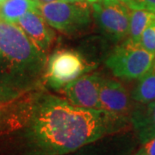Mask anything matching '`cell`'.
I'll list each match as a JSON object with an SVG mask.
<instances>
[{
  "mask_svg": "<svg viewBox=\"0 0 155 155\" xmlns=\"http://www.w3.org/2000/svg\"><path fill=\"white\" fill-rule=\"evenodd\" d=\"M35 1H37V2H39L38 0H35ZM39 3H40V2H39Z\"/></svg>",
  "mask_w": 155,
  "mask_h": 155,
  "instance_id": "21",
  "label": "cell"
},
{
  "mask_svg": "<svg viewBox=\"0 0 155 155\" xmlns=\"http://www.w3.org/2000/svg\"><path fill=\"white\" fill-rule=\"evenodd\" d=\"M134 155H155V137L142 143Z\"/></svg>",
  "mask_w": 155,
  "mask_h": 155,
  "instance_id": "16",
  "label": "cell"
},
{
  "mask_svg": "<svg viewBox=\"0 0 155 155\" xmlns=\"http://www.w3.org/2000/svg\"><path fill=\"white\" fill-rule=\"evenodd\" d=\"M39 11L51 28L64 33H74L87 27L91 22V11L86 2L57 0L40 4Z\"/></svg>",
  "mask_w": 155,
  "mask_h": 155,
  "instance_id": "4",
  "label": "cell"
},
{
  "mask_svg": "<svg viewBox=\"0 0 155 155\" xmlns=\"http://www.w3.org/2000/svg\"><path fill=\"white\" fill-rule=\"evenodd\" d=\"M96 22L110 37L120 41L128 35L130 9L124 1L98 0L92 3Z\"/></svg>",
  "mask_w": 155,
  "mask_h": 155,
  "instance_id": "6",
  "label": "cell"
},
{
  "mask_svg": "<svg viewBox=\"0 0 155 155\" xmlns=\"http://www.w3.org/2000/svg\"><path fill=\"white\" fill-rule=\"evenodd\" d=\"M101 109L112 116L124 119L131 114L130 97L126 88L115 79L103 78L100 84Z\"/></svg>",
  "mask_w": 155,
  "mask_h": 155,
  "instance_id": "8",
  "label": "cell"
},
{
  "mask_svg": "<svg viewBox=\"0 0 155 155\" xmlns=\"http://www.w3.org/2000/svg\"><path fill=\"white\" fill-rule=\"evenodd\" d=\"M40 4H45V3H51V2H54L57 0H38Z\"/></svg>",
  "mask_w": 155,
  "mask_h": 155,
  "instance_id": "18",
  "label": "cell"
},
{
  "mask_svg": "<svg viewBox=\"0 0 155 155\" xmlns=\"http://www.w3.org/2000/svg\"><path fill=\"white\" fill-rule=\"evenodd\" d=\"M154 64L155 54L128 39L116 47L106 61V66L114 76L126 79L140 78L153 68Z\"/></svg>",
  "mask_w": 155,
  "mask_h": 155,
  "instance_id": "3",
  "label": "cell"
},
{
  "mask_svg": "<svg viewBox=\"0 0 155 155\" xmlns=\"http://www.w3.org/2000/svg\"><path fill=\"white\" fill-rule=\"evenodd\" d=\"M5 1H6V0H0V5H1V4H3Z\"/></svg>",
  "mask_w": 155,
  "mask_h": 155,
  "instance_id": "19",
  "label": "cell"
},
{
  "mask_svg": "<svg viewBox=\"0 0 155 155\" xmlns=\"http://www.w3.org/2000/svg\"><path fill=\"white\" fill-rule=\"evenodd\" d=\"M103 78L99 73H84L63 88L67 100L73 105L102 110L99 101L100 84Z\"/></svg>",
  "mask_w": 155,
  "mask_h": 155,
  "instance_id": "7",
  "label": "cell"
},
{
  "mask_svg": "<svg viewBox=\"0 0 155 155\" xmlns=\"http://www.w3.org/2000/svg\"><path fill=\"white\" fill-rule=\"evenodd\" d=\"M40 3L35 0H6L0 6V19L17 23L27 12L38 11Z\"/></svg>",
  "mask_w": 155,
  "mask_h": 155,
  "instance_id": "11",
  "label": "cell"
},
{
  "mask_svg": "<svg viewBox=\"0 0 155 155\" xmlns=\"http://www.w3.org/2000/svg\"><path fill=\"white\" fill-rule=\"evenodd\" d=\"M138 44L145 50L155 54V20L145 28L139 40Z\"/></svg>",
  "mask_w": 155,
  "mask_h": 155,
  "instance_id": "14",
  "label": "cell"
},
{
  "mask_svg": "<svg viewBox=\"0 0 155 155\" xmlns=\"http://www.w3.org/2000/svg\"><path fill=\"white\" fill-rule=\"evenodd\" d=\"M66 2H86V3H95L98 0H62Z\"/></svg>",
  "mask_w": 155,
  "mask_h": 155,
  "instance_id": "17",
  "label": "cell"
},
{
  "mask_svg": "<svg viewBox=\"0 0 155 155\" xmlns=\"http://www.w3.org/2000/svg\"><path fill=\"white\" fill-rule=\"evenodd\" d=\"M155 20V13L146 10H130L128 40L138 43L142 32Z\"/></svg>",
  "mask_w": 155,
  "mask_h": 155,
  "instance_id": "12",
  "label": "cell"
},
{
  "mask_svg": "<svg viewBox=\"0 0 155 155\" xmlns=\"http://www.w3.org/2000/svg\"><path fill=\"white\" fill-rule=\"evenodd\" d=\"M131 97L138 104H147L155 100V67L139 78Z\"/></svg>",
  "mask_w": 155,
  "mask_h": 155,
  "instance_id": "13",
  "label": "cell"
},
{
  "mask_svg": "<svg viewBox=\"0 0 155 155\" xmlns=\"http://www.w3.org/2000/svg\"><path fill=\"white\" fill-rule=\"evenodd\" d=\"M154 67H155V64H154Z\"/></svg>",
  "mask_w": 155,
  "mask_h": 155,
  "instance_id": "22",
  "label": "cell"
},
{
  "mask_svg": "<svg viewBox=\"0 0 155 155\" xmlns=\"http://www.w3.org/2000/svg\"><path fill=\"white\" fill-rule=\"evenodd\" d=\"M125 3L130 10H146L155 13V0H127Z\"/></svg>",
  "mask_w": 155,
  "mask_h": 155,
  "instance_id": "15",
  "label": "cell"
},
{
  "mask_svg": "<svg viewBox=\"0 0 155 155\" xmlns=\"http://www.w3.org/2000/svg\"><path fill=\"white\" fill-rule=\"evenodd\" d=\"M119 119L104 110L82 108L46 96L34 115V141L43 154H64L110 133Z\"/></svg>",
  "mask_w": 155,
  "mask_h": 155,
  "instance_id": "1",
  "label": "cell"
},
{
  "mask_svg": "<svg viewBox=\"0 0 155 155\" xmlns=\"http://www.w3.org/2000/svg\"><path fill=\"white\" fill-rule=\"evenodd\" d=\"M90 70L91 67L78 52L59 50L50 56L48 61L46 78L52 88L63 89Z\"/></svg>",
  "mask_w": 155,
  "mask_h": 155,
  "instance_id": "5",
  "label": "cell"
},
{
  "mask_svg": "<svg viewBox=\"0 0 155 155\" xmlns=\"http://www.w3.org/2000/svg\"><path fill=\"white\" fill-rule=\"evenodd\" d=\"M17 24L41 51L45 52L49 48L54 38V32L39 10L27 12Z\"/></svg>",
  "mask_w": 155,
  "mask_h": 155,
  "instance_id": "9",
  "label": "cell"
},
{
  "mask_svg": "<svg viewBox=\"0 0 155 155\" xmlns=\"http://www.w3.org/2000/svg\"><path fill=\"white\" fill-rule=\"evenodd\" d=\"M0 58L20 70L39 71L45 60L42 51L34 44L17 23L0 19Z\"/></svg>",
  "mask_w": 155,
  "mask_h": 155,
  "instance_id": "2",
  "label": "cell"
},
{
  "mask_svg": "<svg viewBox=\"0 0 155 155\" xmlns=\"http://www.w3.org/2000/svg\"><path fill=\"white\" fill-rule=\"evenodd\" d=\"M130 121L141 143L155 137V100L147 104H138L134 106Z\"/></svg>",
  "mask_w": 155,
  "mask_h": 155,
  "instance_id": "10",
  "label": "cell"
},
{
  "mask_svg": "<svg viewBox=\"0 0 155 155\" xmlns=\"http://www.w3.org/2000/svg\"><path fill=\"white\" fill-rule=\"evenodd\" d=\"M120 1H124V2H125V1H127V0H120Z\"/></svg>",
  "mask_w": 155,
  "mask_h": 155,
  "instance_id": "20",
  "label": "cell"
}]
</instances>
